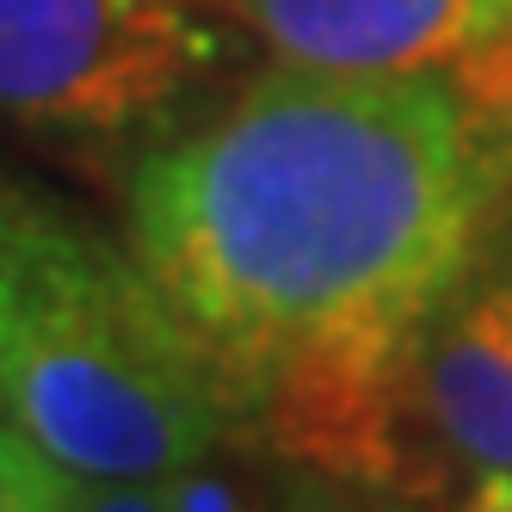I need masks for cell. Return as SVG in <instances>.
Here are the masks:
<instances>
[{
  "mask_svg": "<svg viewBox=\"0 0 512 512\" xmlns=\"http://www.w3.org/2000/svg\"><path fill=\"white\" fill-rule=\"evenodd\" d=\"M512 216V99L475 68L253 62L124 167V241L229 414L334 488H401V371Z\"/></svg>",
  "mask_w": 512,
  "mask_h": 512,
  "instance_id": "6da1fadb",
  "label": "cell"
},
{
  "mask_svg": "<svg viewBox=\"0 0 512 512\" xmlns=\"http://www.w3.org/2000/svg\"><path fill=\"white\" fill-rule=\"evenodd\" d=\"M0 420L50 463L124 482L247 432L124 229L13 167H0Z\"/></svg>",
  "mask_w": 512,
  "mask_h": 512,
  "instance_id": "7a4b0ae2",
  "label": "cell"
},
{
  "mask_svg": "<svg viewBox=\"0 0 512 512\" xmlns=\"http://www.w3.org/2000/svg\"><path fill=\"white\" fill-rule=\"evenodd\" d=\"M210 0H0V118L56 142H155L247 68Z\"/></svg>",
  "mask_w": 512,
  "mask_h": 512,
  "instance_id": "3957f363",
  "label": "cell"
},
{
  "mask_svg": "<svg viewBox=\"0 0 512 512\" xmlns=\"http://www.w3.org/2000/svg\"><path fill=\"white\" fill-rule=\"evenodd\" d=\"M512 469V216L445 290L401 371V488L438 500Z\"/></svg>",
  "mask_w": 512,
  "mask_h": 512,
  "instance_id": "277c9868",
  "label": "cell"
},
{
  "mask_svg": "<svg viewBox=\"0 0 512 512\" xmlns=\"http://www.w3.org/2000/svg\"><path fill=\"white\" fill-rule=\"evenodd\" d=\"M266 62L334 75L463 68L512 44V0H210Z\"/></svg>",
  "mask_w": 512,
  "mask_h": 512,
  "instance_id": "5b68a950",
  "label": "cell"
},
{
  "mask_svg": "<svg viewBox=\"0 0 512 512\" xmlns=\"http://www.w3.org/2000/svg\"><path fill=\"white\" fill-rule=\"evenodd\" d=\"M303 475L309 469L284 463L260 432H235L155 475V494L167 512H297Z\"/></svg>",
  "mask_w": 512,
  "mask_h": 512,
  "instance_id": "8992f818",
  "label": "cell"
},
{
  "mask_svg": "<svg viewBox=\"0 0 512 512\" xmlns=\"http://www.w3.org/2000/svg\"><path fill=\"white\" fill-rule=\"evenodd\" d=\"M62 463H50L19 426L0 420V512H56Z\"/></svg>",
  "mask_w": 512,
  "mask_h": 512,
  "instance_id": "52a82bcc",
  "label": "cell"
},
{
  "mask_svg": "<svg viewBox=\"0 0 512 512\" xmlns=\"http://www.w3.org/2000/svg\"><path fill=\"white\" fill-rule=\"evenodd\" d=\"M56 512H167L155 482H124V475H81L62 469Z\"/></svg>",
  "mask_w": 512,
  "mask_h": 512,
  "instance_id": "ba28073f",
  "label": "cell"
},
{
  "mask_svg": "<svg viewBox=\"0 0 512 512\" xmlns=\"http://www.w3.org/2000/svg\"><path fill=\"white\" fill-rule=\"evenodd\" d=\"M377 512H512V469L494 475H469L463 488L438 494V500H371Z\"/></svg>",
  "mask_w": 512,
  "mask_h": 512,
  "instance_id": "9c48e42d",
  "label": "cell"
},
{
  "mask_svg": "<svg viewBox=\"0 0 512 512\" xmlns=\"http://www.w3.org/2000/svg\"><path fill=\"white\" fill-rule=\"evenodd\" d=\"M297 512H309V506H303V500H297Z\"/></svg>",
  "mask_w": 512,
  "mask_h": 512,
  "instance_id": "30bf717a",
  "label": "cell"
}]
</instances>
